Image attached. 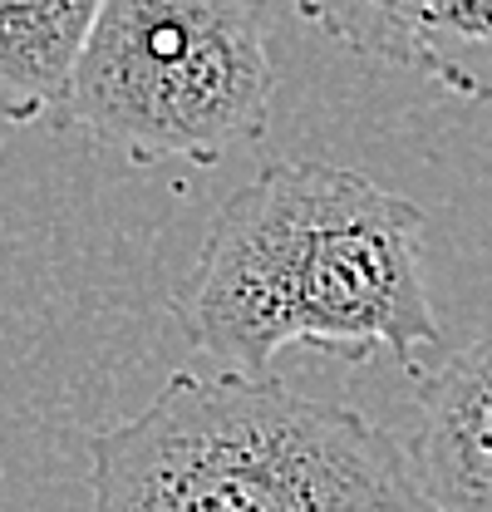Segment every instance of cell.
Returning a JSON list of instances; mask_svg holds the SVG:
<instances>
[{
    "label": "cell",
    "instance_id": "7a4b0ae2",
    "mask_svg": "<svg viewBox=\"0 0 492 512\" xmlns=\"http://www.w3.org/2000/svg\"><path fill=\"white\" fill-rule=\"evenodd\" d=\"M94 512H438L409 448L276 375H173L89 439Z\"/></svg>",
    "mask_w": 492,
    "mask_h": 512
},
{
    "label": "cell",
    "instance_id": "52a82bcc",
    "mask_svg": "<svg viewBox=\"0 0 492 512\" xmlns=\"http://www.w3.org/2000/svg\"><path fill=\"white\" fill-rule=\"evenodd\" d=\"M315 30L340 40L365 60L414 64L419 25L433 0H296Z\"/></svg>",
    "mask_w": 492,
    "mask_h": 512
},
{
    "label": "cell",
    "instance_id": "277c9868",
    "mask_svg": "<svg viewBox=\"0 0 492 512\" xmlns=\"http://www.w3.org/2000/svg\"><path fill=\"white\" fill-rule=\"evenodd\" d=\"M414 478L438 512H492V330L414 394Z\"/></svg>",
    "mask_w": 492,
    "mask_h": 512
},
{
    "label": "cell",
    "instance_id": "3957f363",
    "mask_svg": "<svg viewBox=\"0 0 492 512\" xmlns=\"http://www.w3.org/2000/svg\"><path fill=\"white\" fill-rule=\"evenodd\" d=\"M276 69L256 0H104L60 124L128 163H217L266 133Z\"/></svg>",
    "mask_w": 492,
    "mask_h": 512
},
{
    "label": "cell",
    "instance_id": "5b68a950",
    "mask_svg": "<svg viewBox=\"0 0 492 512\" xmlns=\"http://www.w3.org/2000/svg\"><path fill=\"white\" fill-rule=\"evenodd\" d=\"M104 0H0V119L64 114Z\"/></svg>",
    "mask_w": 492,
    "mask_h": 512
},
{
    "label": "cell",
    "instance_id": "8992f818",
    "mask_svg": "<svg viewBox=\"0 0 492 512\" xmlns=\"http://www.w3.org/2000/svg\"><path fill=\"white\" fill-rule=\"evenodd\" d=\"M414 64L458 99H492V0H433Z\"/></svg>",
    "mask_w": 492,
    "mask_h": 512
},
{
    "label": "cell",
    "instance_id": "6da1fadb",
    "mask_svg": "<svg viewBox=\"0 0 492 512\" xmlns=\"http://www.w3.org/2000/svg\"><path fill=\"white\" fill-rule=\"evenodd\" d=\"M173 320L237 375H271L286 345L335 360L384 350L414 370L443 340L424 286V212L355 168L266 163L217 207Z\"/></svg>",
    "mask_w": 492,
    "mask_h": 512
}]
</instances>
